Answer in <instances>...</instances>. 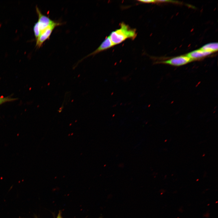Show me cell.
<instances>
[{"label":"cell","instance_id":"obj_6","mask_svg":"<svg viewBox=\"0 0 218 218\" xmlns=\"http://www.w3.org/2000/svg\"><path fill=\"white\" fill-rule=\"evenodd\" d=\"M211 54V53L210 52L199 49L191 51L186 54V55L193 60L205 57Z\"/></svg>","mask_w":218,"mask_h":218},{"label":"cell","instance_id":"obj_7","mask_svg":"<svg viewBox=\"0 0 218 218\" xmlns=\"http://www.w3.org/2000/svg\"><path fill=\"white\" fill-rule=\"evenodd\" d=\"M200 49L204 51L212 53L218 50V44L217 42H213L207 44L203 46Z\"/></svg>","mask_w":218,"mask_h":218},{"label":"cell","instance_id":"obj_11","mask_svg":"<svg viewBox=\"0 0 218 218\" xmlns=\"http://www.w3.org/2000/svg\"></svg>","mask_w":218,"mask_h":218},{"label":"cell","instance_id":"obj_8","mask_svg":"<svg viewBox=\"0 0 218 218\" xmlns=\"http://www.w3.org/2000/svg\"><path fill=\"white\" fill-rule=\"evenodd\" d=\"M17 98H12L10 96L5 97H0V105L4 103L11 102L17 100Z\"/></svg>","mask_w":218,"mask_h":218},{"label":"cell","instance_id":"obj_1","mask_svg":"<svg viewBox=\"0 0 218 218\" xmlns=\"http://www.w3.org/2000/svg\"><path fill=\"white\" fill-rule=\"evenodd\" d=\"M137 35L136 29L131 28L128 25L122 22L120 28L112 31L109 36L115 46L128 39L134 40Z\"/></svg>","mask_w":218,"mask_h":218},{"label":"cell","instance_id":"obj_10","mask_svg":"<svg viewBox=\"0 0 218 218\" xmlns=\"http://www.w3.org/2000/svg\"><path fill=\"white\" fill-rule=\"evenodd\" d=\"M56 218H62L61 213L59 212Z\"/></svg>","mask_w":218,"mask_h":218},{"label":"cell","instance_id":"obj_9","mask_svg":"<svg viewBox=\"0 0 218 218\" xmlns=\"http://www.w3.org/2000/svg\"><path fill=\"white\" fill-rule=\"evenodd\" d=\"M143 3H151L154 2H156V0H138L137 1Z\"/></svg>","mask_w":218,"mask_h":218},{"label":"cell","instance_id":"obj_4","mask_svg":"<svg viewBox=\"0 0 218 218\" xmlns=\"http://www.w3.org/2000/svg\"><path fill=\"white\" fill-rule=\"evenodd\" d=\"M192 61V59L186 55L177 56L161 62L163 63L179 66L185 64Z\"/></svg>","mask_w":218,"mask_h":218},{"label":"cell","instance_id":"obj_3","mask_svg":"<svg viewBox=\"0 0 218 218\" xmlns=\"http://www.w3.org/2000/svg\"><path fill=\"white\" fill-rule=\"evenodd\" d=\"M62 23L55 21L52 25L48 26L40 33L36 40V46L40 48L42 45L44 43L50 38V36L54 29L57 26L63 24Z\"/></svg>","mask_w":218,"mask_h":218},{"label":"cell","instance_id":"obj_5","mask_svg":"<svg viewBox=\"0 0 218 218\" xmlns=\"http://www.w3.org/2000/svg\"><path fill=\"white\" fill-rule=\"evenodd\" d=\"M114 46V45L111 41L109 36H108L105 38L100 45L95 51L88 54L84 58H86L91 55H95L101 52L107 50Z\"/></svg>","mask_w":218,"mask_h":218},{"label":"cell","instance_id":"obj_2","mask_svg":"<svg viewBox=\"0 0 218 218\" xmlns=\"http://www.w3.org/2000/svg\"><path fill=\"white\" fill-rule=\"evenodd\" d=\"M36 10L38 16V20L35 23L33 30L35 39H36L41 32L53 24L55 21L51 19L48 16L43 14L37 6L36 7Z\"/></svg>","mask_w":218,"mask_h":218}]
</instances>
